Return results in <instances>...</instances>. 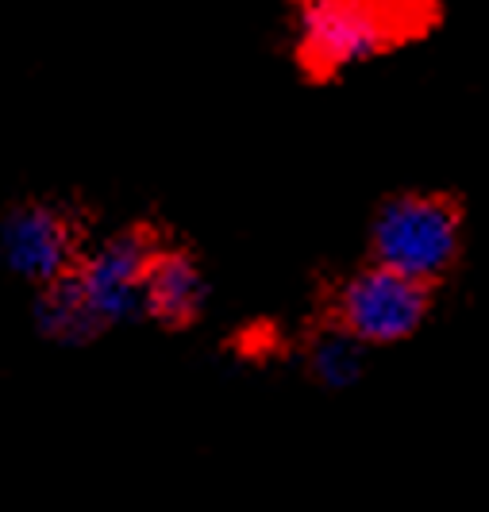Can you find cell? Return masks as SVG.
I'll list each match as a JSON object with an SVG mask.
<instances>
[{"label": "cell", "instance_id": "obj_6", "mask_svg": "<svg viewBox=\"0 0 489 512\" xmlns=\"http://www.w3.org/2000/svg\"><path fill=\"white\" fill-rule=\"evenodd\" d=\"M201 301H205V282L193 258L178 251H162L151 258L147 282H143V308L155 320L181 328L201 312Z\"/></svg>", "mask_w": 489, "mask_h": 512}, {"label": "cell", "instance_id": "obj_4", "mask_svg": "<svg viewBox=\"0 0 489 512\" xmlns=\"http://www.w3.org/2000/svg\"><path fill=\"white\" fill-rule=\"evenodd\" d=\"M151 243L147 235H116L104 247H97L89 258L74 266L85 301L101 316V324H120L143 308V282L151 266Z\"/></svg>", "mask_w": 489, "mask_h": 512}, {"label": "cell", "instance_id": "obj_3", "mask_svg": "<svg viewBox=\"0 0 489 512\" xmlns=\"http://www.w3.org/2000/svg\"><path fill=\"white\" fill-rule=\"evenodd\" d=\"M386 47V27L370 0H305L301 4V51L320 70L366 62Z\"/></svg>", "mask_w": 489, "mask_h": 512}, {"label": "cell", "instance_id": "obj_7", "mask_svg": "<svg viewBox=\"0 0 489 512\" xmlns=\"http://www.w3.org/2000/svg\"><path fill=\"white\" fill-rule=\"evenodd\" d=\"M35 320H39V332L58 339V343H85L104 328L101 316L85 301L74 270L58 282L43 285L39 305H35Z\"/></svg>", "mask_w": 489, "mask_h": 512}, {"label": "cell", "instance_id": "obj_5", "mask_svg": "<svg viewBox=\"0 0 489 512\" xmlns=\"http://www.w3.org/2000/svg\"><path fill=\"white\" fill-rule=\"evenodd\" d=\"M0 243H4L8 266L35 285L58 282L81 262L74 247V228L66 224V216H58L47 205L16 208L4 220Z\"/></svg>", "mask_w": 489, "mask_h": 512}, {"label": "cell", "instance_id": "obj_2", "mask_svg": "<svg viewBox=\"0 0 489 512\" xmlns=\"http://www.w3.org/2000/svg\"><path fill=\"white\" fill-rule=\"evenodd\" d=\"M432 282L401 274L386 262H374L370 270H359L335 293V316L351 335H359L366 347H389L409 339L432 301Z\"/></svg>", "mask_w": 489, "mask_h": 512}, {"label": "cell", "instance_id": "obj_8", "mask_svg": "<svg viewBox=\"0 0 489 512\" xmlns=\"http://www.w3.org/2000/svg\"><path fill=\"white\" fill-rule=\"evenodd\" d=\"M362 347L366 343H362L359 335L347 332L343 324L332 328L328 335H320L316 347H312V370H316V378L324 385H332V389L351 385L362 374Z\"/></svg>", "mask_w": 489, "mask_h": 512}, {"label": "cell", "instance_id": "obj_1", "mask_svg": "<svg viewBox=\"0 0 489 512\" xmlns=\"http://www.w3.org/2000/svg\"><path fill=\"white\" fill-rule=\"evenodd\" d=\"M370 239H374V262H386L401 274L436 282L459 255L463 220L447 197L405 193L382 205Z\"/></svg>", "mask_w": 489, "mask_h": 512}]
</instances>
